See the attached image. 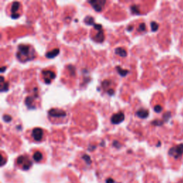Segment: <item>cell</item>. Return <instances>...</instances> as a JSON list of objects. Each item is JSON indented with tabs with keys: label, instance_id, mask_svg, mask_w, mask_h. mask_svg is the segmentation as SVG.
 <instances>
[{
	"label": "cell",
	"instance_id": "1",
	"mask_svg": "<svg viewBox=\"0 0 183 183\" xmlns=\"http://www.w3.org/2000/svg\"><path fill=\"white\" fill-rule=\"evenodd\" d=\"M16 56L19 61L26 62L35 58V51L30 45H19L18 46V51Z\"/></svg>",
	"mask_w": 183,
	"mask_h": 183
},
{
	"label": "cell",
	"instance_id": "2",
	"mask_svg": "<svg viewBox=\"0 0 183 183\" xmlns=\"http://www.w3.org/2000/svg\"><path fill=\"white\" fill-rule=\"evenodd\" d=\"M168 154L170 156L173 157L175 159H179L181 158L183 154V144L172 147L169 150Z\"/></svg>",
	"mask_w": 183,
	"mask_h": 183
},
{
	"label": "cell",
	"instance_id": "3",
	"mask_svg": "<svg viewBox=\"0 0 183 183\" xmlns=\"http://www.w3.org/2000/svg\"><path fill=\"white\" fill-rule=\"evenodd\" d=\"M17 162L18 164H20V165L22 166V168L24 170H29L31 166L32 165V162L26 156H19L17 159Z\"/></svg>",
	"mask_w": 183,
	"mask_h": 183
},
{
	"label": "cell",
	"instance_id": "4",
	"mask_svg": "<svg viewBox=\"0 0 183 183\" xmlns=\"http://www.w3.org/2000/svg\"><path fill=\"white\" fill-rule=\"evenodd\" d=\"M50 117L54 118H61L66 117L67 113L64 110L61 109H57V108H52L48 112Z\"/></svg>",
	"mask_w": 183,
	"mask_h": 183
},
{
	"label": "cell",
	"instance_id": "5",
	"mask_svg": "<svg viewBox=\"0 0 183 183\" xmlns=\"http://www.w3.org/2000/svg\"><path fill=\"white\" fill-rule=\"evenodd\" d=\"M88 3L92 5L94 9L96 12H101L102 10L104 5L106 4V1H103V0H92V1H88Z\"/></svg>",
	"mask_w": 183,
	"mask_h": 183
},
{
	"label": "cell",
	"instance_id": "6",
	"mask_svg": "<svg viewBox=\"0 0 183 183\" xmlns=\"http://www.w3.org/2000/svg\"><path fill=\"white\" fill-rule=\"evenodd\" d=\"M42 76L44 77V80L46 84H50L51 82L55 78L56 74L54 72L51 70H44L42 71Z\"/></svg>",
	"mask_w": 183,
	"mask_h": 183
},
{
	"label": "cell",
	"instance_id": "7",
	"mask_svg": "<svg viewBox=\"0 0 183 183\" xmlns=\"http://www.w3.org/2000/svg\"><path fill=\"white\" fill-rule=\"evenodd\" d=\"M125 120V115L122 112H119L114 114L111 117V122L114 125H118Z\"/></svg>",
	"mask_w": 183,
	"mask_h": 183
},
{
	"label": "cell",
	"instance_id": "8",
	"mask_svg": "<svg viewBox=\"0 0 183 183\" xmlns=\"http://www.w3.org/2000/svg\"><path fill=\"white\" fill-rule=\"evenodd\" d=\"M43 135H44V132H43L42 129L36 127L32 130V136L35 141L39 142V141L42 140L43 138Z\"/></svg>",
	"mask_w": 183,
	"mask_h": 183
},
{
	"label": "cell",
	"instance_id": "9",
	"mask_svg": "<svg viewBox=\"0 0 183 183\" xmlns=\"http://www.w3.org/2000/svg\"><path fill=\"white\" fill-rule=\"evenodd\" d=\"M19 7H20L19 2H13L12 4V8H11V12H12L11 17L12 18V19H17V18L19 17L20 14L17 13Z\"/></svg>",
	"mask_w": 183,
	"mask_h": 183
},
{
	"label": "cell",
	"instance_id": "10",
	"mask_svg": "<svg viewBox=\"0 0 183 183\" xmlns=\"http://www.w3.org/2000/svg\"><path fill=\"white\" fill-rule=\"evenodd\" d=\"M136 115L141 119H145L148 117L149 111L146 109H144V108H141V109L137 111Z\"/></svg>",
	"mask_w": 183,
	"mask_h": 183
},
{
	"label": "cell",
	"instance_id": "11",
	"mask_svg": "<svg viewBox=\"0 0 183 183\" xmlns=\"http://www.w3.org/2000/svg\"><path fill=\"white\" fill-rule=\"evenodd\" d=\"M25 105H27V107L30 110H33L35 108V104H34V97H27L25 99Z\"/></svg>",
	"mask_w": 183,
	"mask_h": 183
},
{
	"label": "cell",
	"instance_id": "12",
	"mask_svg": "<svg viewBox=\"0 0 183 183\" xmlns=\"http://www.w3.org/2000/svg\"><path fill=\"white\" fill-rule=\"evenodd\" d=\"M60 53V50L59 49H54L53 50H51L50 51H48L47 53H46V57H47L49 59H51L55 57L56 56H57Z\"/></svg>",
	"mask_w": 183,
	"mask_h": 183
},
{
	"label": "cell",
	"instance_id": "13",
	"mask_svg": "<svg viewBox=\"0 0 183 183\" xmlns=\"http://www.w3.org/2000/svg\"><path fill=\"white\" fill-rule=\"evenodd\" d=\"M104 40H105L104 31H103V30H99L98 31L97 34L96 35V37H95V40H96L97 42H102Z\"/></svg>",
	"mask_w": 183,
	"mask_h": 183
},
{
	"label": "cell",
	"instance_id": "14",
	"mask_svg": "<svg viewBox=\"0 0 183 183\" xmlns=\"http://www.w3.org/2000/svg\"><path fill=\"white\" fill-rule=\"evenodd\" d=\"M115 52L116 55L122 57H125L127 56V51H126L125 49H123L122 47L116 48L115 50Z\"/></svg>",
	"mask_w": 183,
	"mask_h": 183
},
{
	"label": "cell",
	"instance_id": "15",
	"mask_svg": "<svg viewBox=\"0 0 183 183\" xmlns=\"http://www.w3.org/2000/svg\"><path fill=\"white\" fill-rule=\"evenodd\" d=\"M1 89L0 91L1 92H7L9 89V83L7 82H4V77H1Z\"/></svg>",
	"mask_w": 183,
	"mask_h": 183
},
{
	"label": "cell",
	"instance_id": "16",
	"mask_svg": "<svg viewBox=\"0 0 183 183\" xmlns=\"http://www.w3.org/2000/svg\"><path fill=\"white\" fill-rule=\"evenodd\" d=\"M42 158H43V155L40 151L35 152L34 154H33V159H34V160L35 162H40L42 159Z\"/></svg>",
	"mask_w": 183,
	"mask_h": 183
},
{
	"label": "cell",
	"instance_id": "17",
	"mask_svg": "<svg viewBox=\"0 0 183 183\" xmlns=\"http://www.w3.org/2000/svg\"><path fill=\"white\" fill-rule=\"evenodd\" d=\"M116 69H117V71L118 72V73H119L120 75L122 77H125L129 73H130L129 70H127V69H123L119 66L116 67Z\"/></svg>",
	"mask_w": 183,
	"mask_h": 183
},
{
	"label": "cell",
	"instance_id": "18",
	"mask_svg": "<svg viewBox=\"0 0 183 183\" xmlns=\"http://www.w3.org/2000/svg\"><path fill=\"white\" fill-rule=\"evenodd\" d=\"M84 22L87 25H92V26H94L95 24H96V23L94 22V18L92 17H90V16H87L85 18V19H84Z\"/></svg>",
	"mask_w": 183,
	"mask_h": 183
},
{
	"label": "cell",
	"instance_id": "19",
	"mask_svg": "<svg viewBox=\"0 0 183 183\" xmlns=\"http://www.w3.org/2000/svg\"><path fill=\"white\" fill-rule=\"evenodd\" d=\"M150 25H151L152 31H153V32H156V31L158 30L159 24L157 22H152Z\"/></svg>",
	"mask_w": 183,
	"mask_h": 183
},
{
	"label": "cell",
	"instance_id": "20",
	"mask_svg": "<svg viewBox=\"0 0 183 183\" xmlns=\"http://www.w3.org/2000/svg\"><path fill=\"white\" fill-rule=\"evenodd\" d=\"M130 9H131V11H132V12L134 13V14H140V11H139L138 7L137 5H133V6L130 7Z\"/></svg>",
	"mask_w": 183,
	"mask_h": 183
},
{
	"label": "cell",
	"instance_id": "21",
	"mask_svg": "<svg viewBox=\"0 0 183 183\" xmlns=\"http://www.w3.org/2000/svg\"><path fill=\"white\" fill-rule=\"evenodd\" d=\"M171 117V113L170 112H167L164 114L163 115V119L164 120V122H167L169 120L170 118Z\"/></svg>",
	"mask_w": 183,
	"mask_h": 183
},
{
	"label": "cell",
	"instance_id": "22",
	"mask_svg": "<svg viewBox=\"0 0 183 183\" xmlns=\"http://www.w3.org/2000/svg\"><path fill=\"white\" fill-rule=\"evenodd\" d=\"M12 120V118L11 116H9V115H4L3 116V120L4 121V122H11Z\"/></svg>",
	"mask_w": 183,
	"mask_h": 183
},
{
	"label": "cell",
	"instance_id": "23",
	"mask_svg": "<svg viewBox=\"0 0 183 183\" xmlns=\"http://www.w3.org/2000/svg\"><path fill=\"white\" fill-rule=\"evenodd\" d=\"M68 68L71 75H75V68H74L73 65H71V64L68 66Z\"/></svg>",
	"mask_w": 183,
	"mask_h": 183
},
{
	"label": "cell",
	"instance_id": "24",
	"mask_svg": "<svg viewBox=\"0 0 183 183\" xmlns=\"http://www.w3.org/2000/svg\"><path fill=\"white\" fill-rule=\"evenodd\" d=\"M146 29V25L145 23H141V24L139 25V27H138V31H140V32H143V31H145Z\"/></svg>",
	"mask_w": 183,
	"mask_h": 183
},
{
	"label": "cell",
	"instance_id": "25",
	"mask_svg": "<svg viewBox=\"0 0 183 183\" xmlns=\"http://www.w3.org/2000/svg\"><path fill=\"white\" fill-rule=\"evenodd\" d=\"M163 123H164V122H162V121L159 120H156L152 122L153 125H155V126H161V125H162V124Z\"/></svg>",
	"mask_w": 183,
	"mask_h": 183
},
{
	"label": "cell",
	"instance_id": "26",
	"mask_svg": "<svg viewBox=\"0 0 183 183\" xmlns=\"http://www.w3.org/2000/svg\"><path fill=\"white\" fill-rule=\"evenodd\" d=\"M110 81L107 80V79H106V80H104L102 83V87H104V88H107L108 86H110Z\"/></svg>",
	"mask_w": 183,
	"mask_h": 183
},
{
	"label": "cell",
	"instance_id": "27",
	"mask_svg": "<svg viewBox=\"0 0 183 183\" xmlns=\"http://www.w3.org/2000/svg\"><path fill=\"white\" fill-rule=\"evenodd\" d=\"M154 112H158V113H159V112H162V107L160 106V105H156V106H154Z\"/></svg>",
	"mask_w": 183,
	"mask_h": 183
},
{
	"label": "cell",
	"instance_id": "28",
	"mask_svg": "<svg viewBox=\"0 0 183 183\" xmlns=\"http://www.w3.org/2000/svg\"><path fill=\"white\" fill-rule=\"evenodd\" d=\"M82 158H83L88 164H90V162H91V159H90V157L89 155H87V154H84V155L82 157Z\"/></svg>",
	"mask_w": 183,
	"mask_h": 183
},
{
	"label": "cell",
	"instance_id": "29",
	"mask_svg": "<svg viewBox=\"0 0 183 183\" xmlns=\"http://www.w3.org/2000/svg\"><path fill=\"white\" fill-rule=\"evenodd\" d=\"M113 145H114V146H115L116 148H119L120 147V144L119 143V142H117V141H115L114 143H113Z\"/></svg>",
	"mask_w": 183,
	"mask_h": 183
},
{
	"label": "cell",
	"instance_id": "30",
	"mask_svg": "<svg viewBox=\"0 0 183 183\" xmlns=\"http://www.w3.org/2000/svg\"><path fill=\"white\" fill-rule=\"evenodd\" d=\"M107 93L109 94L110 95H111V96H112V95L114 94L115 92H114V90H113L112 89H109V90H108V91H107Z\"/></svg>",
	"mask_w": 183,
	"mask_h": 183
},
{
	"label": "cell",
	"instance_id": "31",
	"mask_svg": "<svg viewBox=\"0 0 183 183\" xmlns=\"http://www.w3.org/2000/svg\"><path fill=\"white\" fill-rule=\"evenodd\" d=\"M132 29H133V26H132V25L128 26V27H127V31H132Z\"/></svg>",
	"mask_w": 183,
	"mask_h": 183
},
{
	"label": "cell",
	"instance_id": "32",
	"mask_svg": "<svg viewBox=\"0 0 183 183\" xmlns=\"http://www.w3.org/2000/svg\"><path fill=\"white\" fill-rule=\"evenodd\" d=\"M6 69H7L6 67H2L1 68V73H4V72L6 70Z\"/></svg>",
	"mask_w": 183,
	"mask_h": 183
},
{
	"label": "cell",
	"instance_id": "33",
	"mask_svg": "<svg viewBox=\"0 0 183 183\" xmlns=\"http://www.w3.org/2000/svg\"><path fill=\"white\" fill-rule=\"evenodd\" d=\"M107 183H114V181H113L112 179H109L107 180Z\"/></svg>",
	"mask_w": 183,
	"mask_h": 183
}]
</instances>
